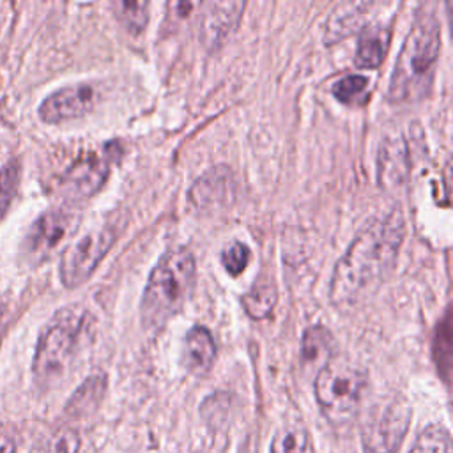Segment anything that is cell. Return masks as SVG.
Segmentation results:
<instances>
[{"label":"cell","mask_w":453,"mask_h":453,"mask_svg":"<svg viewBox=\"0 0 453 453\" xmlns=\"http://www.w3.org/2000/svg\"><path fill=\"white\" fill-rule=\"evenodd\" d=\"M403 235L405 221L400 211L370 219L333 271L331 303L338 308H352L366 301L393 269Z\"/></svg>","instance_id":"obj_1"},{"label":"cell","mask_w":453,"mask_h":453,"mask_svg":"<svg viewBox=\"0 0 453 453\" xmlns=\"http://www.w3.org/2000/svg\"><path fill=\"white\" fill-rule=\"evenodd\" d=\"M92 315L81 304H67L53 313L42 327L32 361L34 380L48 388L58 382L76 361L90 338Z\"/></svg>","instance_id":"obj_2"},{"label":"cell","mask_w":453,"mask_h":453,"mask_svg":"<svg viewBox=\"0 0 453 453\" xmlns=\"http://www.w3.org/2000/svg\"><path fill=\"white\" fill-rule=\"evenodd\" d=\"M196 281V264L193 253L177 246L161 255L149 274L142 303L140 319L145 329H161L177 315L189 299Z\"/></svg>","instance_id":"obj_3"},{"label":"cell","mask_w":453,"mask_h":453,"mask_svg":"<svg viewBox=\"0 0 453 453\" xmlns=\"http://www.w3.org/2000/svg\"><path fill=\"white\" fill-rule=\"evenodd\" d=\"M441 51V23L432 12H419L398 53L389 96L393 101H419L430 87Z\"/></svg>","instance_id":"obj_4"},{"label":"cell","mask_w":453,"mask_h":453,"mask_svg":"<svg viewBox=\"0 0 453 453\" xmlns=\"http://www.w3.org/2000/svg\"><path fill=\"white\" fill-rule=\"evenodd\" d=\"M366 372L345 357H331L315 379V398L333 426L349 425L359 411Z\"/></svg>","instance_id":"obj_5"},{"label":"cell","mask_w":453,"mask_h":453,"mask_svg":"<svg viewBox=\"0 0 453 453\" xmlns=\"http://www.w3.org/2000/svg\"><path fill=\"white\" fill-rule=\"evenodd\" d=\"M117 239V225L106 223L92 228L65 248L60 258V281L67 288L85 283Z\"/></svg>","instance_id":"obj_6"},{"label":"cell","mask_w":453,"mask_h":453,"mask_svg":"<svg viewBox=\"0 0 453 453\" xmlns=\"http://www.w3.org/2000/svg\"><path fill=\"white\" fill-rule=\"evenodd\" d=\"M78 223L80 216L64 207L48 209L39 214L21 242L23 260L30 265H39L48 260L57 248L74 234Z\"/></svg>","instance_id":"obj_7"},{"label":"cell","mask_w":453,"mask_h":453,"mask_svg":"<svg viewBox=\"0 0 453 453\" xmlns=\"http://www.w3.org/2000/svg\"><path fill=\"white\" fill-rule=\"evenodd\" d=\"M411 421L409 405L403 400L389 402L363 428L365 453H396Z\"/></svg>","instance_id":"obj_8"},{"label":"cell","mask_w":453,"mask_h":453,"mask_svg":"<svg viewBox=\"0 0 453 453\" xmlns=\"http://www.w3.org/2000/svg\"><path fill=\"white\" fill-rule=\"evenodd\" d=\"M97 103V88L81 81L64 85L48 94L37 108L39 119L46 124H62L88 113Z\"/></svg>","instance_id":"obj_9"},{"label":"cell","mask_w":453,"mask_h":453,"mask_svg":"<svg viewBox=\"0 0 453 453\" xmlns=\"http://www.w3.org/2000/svg\"><path fill=\"white\" fill-rule=\"evenodd\" d=\"M110 165L104 156L85 154L78 157L62 175L58 188L60 193L73 200H81L96 195L106 182Z\"/></svg>","instance_id":"obj_10"},{"label":"cell","mask_w":453,"mask_h":453,"mask_svg":"<svg viewBox=\"0 0 453 453\" xmlns=\"http://www.w3.org/2000/svg\"><path fill=\"white\" fill-rule=\"evenodd\" d=\"M244 2H212L202 18V39L209 48L219 46L239 25Z\"/></svg>","instance_id":"obj_11"},{"label":"cell","mask_w":453,"mask_h":453,"mask_svg":"<svg viewBox=\"0 0 453 453\" xmlns=\"http://www.w3.org/2000/svg\"><path fill=\"white\" fill-rule=\"evenodd\" d=\"M232 188L234 184H232L228 168H211L195 182L189 196L196 207L209 209V207L226 203V198H230Z\"/></svg>","instance_id":"obj_12"},{"label":"cell","mask_w":453,"mask_h":453,"mask_svg":"<svg viewBox=\"0 0 453 453\" xmlns=\"http://www.w3.org/2000/svg\"><path fill=\"white\" fill-rule=\"evenodd\" d=\"M216 357V343L212 334L203 326H193L184 338V365L195 375H203L211 370Z\"/></svg>","instance_id":"obj_13"},{"label":"cell","mask_w":453,"mask_h":453,"mask_svg":"<svg viewBox=\"0 0 453 453\" xmlns=\"http://www.w3.org/2000/svg\"><path fill=\"white\" fill-rule=\"evenodd\" d=\"M104 389H106V377L103 373L90 375L80 384V388L67 400L65 414L73 419H80L83 416L92 414L99 407Z\"/></svg>","instance_id":"obj_14"},{"label":"cell","mask_w":453,"mask_h":453,"mask_svg":"<svg viewBox=\"0 0 453 453\" xmlns=\"http://www.w3.org/2000/svg\"><path fill=\"white\" fill-rule=\"evenodd\" d=\"M407 177V150L400 138L386 140L379 156V179L384 186H398Z\"/></svg>","instance_id":"obj_15"},{"label":"cell","mask_w":453,"mask_h":453,"mask_svg":"<svg viewBox=\"0 0 453 453\" xmlns=\"http://www.w3.org/2000/svg\"><path fill=\"white\" fill-rule=\"evenodd\" d=\"M388 44H389L388 28H382V27L363 28L357 41V51H356L357 65L366 69L379 67L386 57Z\"/></svg>","instance_id":"obj_16"},{"label":"cell","mask_w":453,"mask_h":453,"mask_svg":"<svg viewBox=\"0 0 453 453\" xmlns=\"http://www.w3.org/2000/svg\"><path fill=\"white\" fill-rule=\"evenodd\" d=\"M276 301H278L276 285L273 280L264 276L258 278L253 283V287L241 297V304L244 311L255 320L265 319L273 311Z\"/></svg>","instance_id":"obj_17"},{"label":"cell","mask_w":453,"mask_h":453,"mask_svg":"<svg viewBox=\"0 0 453 453\" xmlns=\"http://www.w3.org/2000/svg\"><path fill=\"white\" fill-rule=\"evenodd\" d=\"M333 350V336L331 333L322 326H311L303 334L301 343V354L303 359L308 363H315L324 359V365L331 359Z\"/></svg>","instance_id":"obj_18"},{"label":"cell","mask_w":453,"mask_h":453,"mask_svg":"<svg viewBox=\"0 0 453 453\" xmlns=\"http://www.w3.org/2000/svg\"><path fill=\"white\" fill-rule=\"evenodd\" d=\"M80 435L74 428L62 426L48 432L32 446L30 453H78Z\"/></svg>","instance_id":"obj_19"},{"label":"cell","mask_w":453,"mask_h":453,"mask_svg":"<svg viewBox=\"0 0 453 453\" xmlns=\"http://www.w3.org/2000/svg\"><path fill=\"white\" fill-rule=\"evenodd\" d=\"M308 434L299 421L283 425L273 437L271 453H306Z\"/></svg>","instance_id":"obj_20"},{"label":"cell","mask_w":453,"mask_h":453,"mask_svg":"<svg viewBox=\"0 0 453 453\" xmlns=\"http://www.w3.org/2000/svg\"><path fill=\"white\" fill-rule=\"evenodd\" d=\"M409 453H453L451 435L442 425H430L419 432Z\"/></svg>","instance_id":"obj_21"},{"label":"cell","mask_w":453,"mask_h":453,"mask_svg":"<svg viewBox=\"0 0 453 453\" xmlns=\"http://www.w3.org/2000/svg\"><path fill=\"white\" fill-rule=\"evenodd\" d=\"M113 9L124 28L131 34H140L149 21V2L124 0L113 4Z\"/></svg>","instance_id":"obj_22"},{"label":"cell","mask_w":453,"mask_h":453,"mask_svg":"<svg viewBox=\"0 0 453 453\" xmlns=\"http://www.w3.org/2000/svg\"><path fill=\"white\" fill-rule=\"evenodd\" d=\"M19 163L18 159H11L0 168V219L5 216L7 209L16 196L19 184Z\"/></svg>","instance_id":"obj_23"},{"label":"cell","mask_w":453,"mask_h":453,"mask_svg":"<svg viewBox=\"0 0 453 453\" xmlns=\"http://www.w3.org/2000/svg\"><path fill=\"white\" fill-rule=\"evenodd\" d=\"M368 87V78L363 74H347L343 78H340L334 85H333V94L338 101L350 104L354 103Z\"/></svg>","instance_id":"obj_24"},{"label":"cell","mask_w":453,"mask_h":453,"mask_svg":"<svg viewBox=\"0 0 453 453\" xmlns=\"http://www.w3.org/2000/svg\"><path fill=\"white\" fill-rule=\"evenodd\" d=\"M250 262V248L242 242H234L228 246L221 255V264L228 274L237 276L241 274Z\"/></svg>","instance_id":"obj_25"},{"label":"cell","mask_w":453,"mask_h":453,"mask_svg":"<svg viewBox=\"0 0 453 453\" xmlns=\"http://www.w3.org/2000/svg\"><path fill=\"white\" fill-rule=\"evenodd\" d=\"M434 354H435L439 370L444 373V377H448V368H449V324L448 322L437 329Z\"/></svg>","instance_id":"obj_26"},{"label":"cell","mask_w":453,"mask_h":453,"mask_svg":"<svg viewBox=\"0 0 453 453\" xmlns=\"http://www.w3.org/2000/svg\"><path fill=\"white\" fill-rule=\"evenodd\" d=\"M0 453H18L14 430L5 423H0Z\"/></svg>","instance_id":"obj_27"},{"label":"cell","mask_w":453,"mask_h":453,"mask_svg":"<svg viewBox=\"0 0 453 453\" xmlns=\"http://www.w3.org/2000/svg\"><path fill=\"white\" fill-rule=\"evenodd\" d=\"M237 453H258L257 441H255V439H251V437H248V439L242 442V446L239 448V451H237Z\"/></svg>","instance_id":"obj_28"},{"label":"cell","mask_w":453,"mask_h":453,"mask_svg":"<svg viewBox=\"0 0 453 453\" xmlns=\"http://www.w3.org/2000/svg\"><path fill=\"white\" fill-rule=\"evenodd\" d=\"M2 338H4V326L0 324V347H2Z\"/></svg>","instance_id":"obj_29"}]
</instances>
